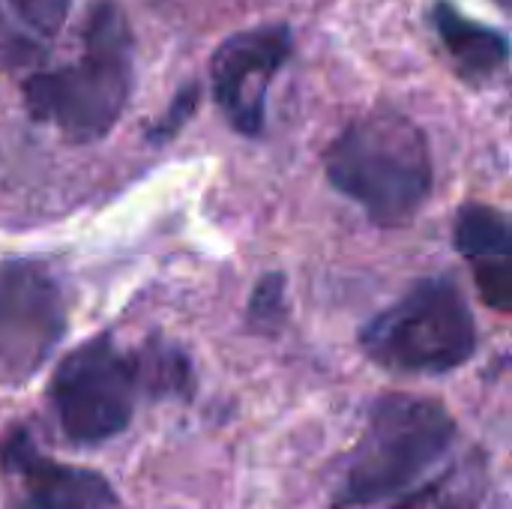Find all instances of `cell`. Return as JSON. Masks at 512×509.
Masks as SVG:
<instances>
[{
  "label": "cell",
  "mask_w": 512,
  "mask_h": 509,
  "mask_svg": "<svg viewBox=\"0 0 512 509\" xmlns=\"http://www.w3.org/2000/svg\"><path fill=\"white\" fill-rule=\"evenodd\" d=\"M135 81V51L117 0H93L78 33V54L24 78V108L72 144L102 141L123 117Z\"/></svg>",
  "instance_id": "1"
},
{
  "label": "cell",
  "mask_w": 512,
  "mask_h": 509,
  "mask_svg": "<svg viewBox=\"0 0 512 509\" xmlns=\"http://www.w3.org/2000/svg\"><path fill=\"white\" fill-rule=\"evenodd\" d=\"M321 162L330 186L381 228L408 225L432 195L429 141L414 120L390 108L348 123Z\"/></svg>",
  "instance_id": "2"
},
{
  "label": "cell",
  "mask_w": 512,
  "mask_h": 509,
  "mask_svg": "<svg viewBox=\"0 0 512 509\" xmlns=\"http://www.w3.org/2000/svg\"><path fill=\"white\" fill-rule=\"evenodd\" d=\"M456 435L459 426L438 399L408 393L375 399L363 435L345 456L330 507H369L402 495L450 453Z\"/></svg>",
  "instance_id": "3"
},
{
  "label": "cell",
  "mask_w": 512,
  "mask_h": 509,
  "mask_svg": "<svg viewBox=\"0 0 512 509\" xmlns=\"http://www.w3.org/2000/svg\"><path fill=\"white\" fill-rule=\"evenodd\" d=\"M363 354L396 375H447L477 351V321L450 276L417 282L360 330Z\"/></svg>",
  "instance_id": "4"
},
{
  "label": "cell",
  "mask_w": 512,
  "mask_h": 509,
  "mask_svg": "<svg viewBox=\"0 0 512 509\" xmlns=\"http://www.w3.org/2000/svg\"><path fill=\"white\" fill-rule=\"evenodd\" d=\"M138 396H144L138 351L120 348L108 333L69 351L48 384L60 432L81 447H96L126 432Z\"/></svg>",
  "instance_id": "5"
},
{
  "label": "cell",
  "mask_w": 512,
  "mask_h": 509,
  "mask_svg": "<svg viewBox=\"0 0 512 509\" xmlns=\"http://www.w3.org/2000/svg\"><path fill=\"white\" fill-rule=\"evenodd\" d=\"M66 333L60 282L36 261L0 264V384H27Z\"/></svg>",
  "instance_id": "6"
},
{
  "label": "cell",
  "mask_w": 512,
  "mask_h": 509,
  "mask_svg": "<svg viewBox=\"0 0 512 509\" xmlns=\"http://www.w3.org/2000/svg\"><path fill=\"white\" fill-rule=\"evenodd\" d=\"M294 54L288 24H261L231 33L210 60V90L228 126L240 135H261L267 96L279 69Z\"/></svg>",
  "instance_id": "7"
},
{
  "label": "cell",
  "mask_w": 512,
  "mask_h": 509,
  "mask_svg": "<svg viewBox=\"0 0 512 509\" xmlns=\"http://www.w3.org/2000/svg\"><path fill=\"white\" fill-rule=\"evenodd\" d=\"M0 471L15 483V509H120L114 486L99 471L45 456L27 426L3 432Z\"/></svg>",
  "instance_id": "8"
},
{
  "label": "cell",
  "mask_w": 512,
  "mask_h": 509,
  "mask_svg": "<svg viewBox=\"0 0 512 509\" xmlns=\"http://www.w3.org/2000/svg\"><path fill=\"white\" fill-rule=\"evenodd\" d=\"M456 252L471 264L483 300L498 309H512V228L507 213L489 204H465L453 228Z\"/></svg>",
  "instance_id": "9"
},
{
  "label": "cell",
  "mask_w": 512,
  "mask_h": 509,
  "mask_svg": "<svg viewBox=\"0 0 512 509\" xmlns=\"http://www.w3.org/2000/svg\"><path fill=\"white\" fill-rule=\"evenodd\" d=\"M429 24L441 39L453 69L474 84H492L504 75L510 63V39L507 33L474 21L471 15L459 12L453 0H435L429 9Z\"/></svg>",
  "instance_id": "10"
},
{
  "label": "cell",
  "mask_w": 512,
  "mask_h": 509,
  "mask_svg": "<svg viewBox=\"0 0 512 509\" xmlns=\"http://www.w3.org/2000/svg\"><path fill=\"white\" fill-rule=\"evenodd\" d=\"M72 0H0V72L39 63L69 18Z\"/></svg>",
  "instance_id": "11"
},
{
  "label": "cell",
  "mask_w": 512,
  "mask_h": 509,
  "mask_svg": "<svg viewBox=\"0 0 512 509\" xmlns=\"http://www.w3.org/2000/svg\"><path fill=\"white\" fill-rule=\"evenodd\" d=\"M489 492V462L480 450L459 459L450 471L405 495L390 509H480Z\"/></svg>",
  "instance_id": "12"
},
{
  "label": "cell",
  "mask_w": 512,
  "mask_h": 509,
  "mask_svg": "<svg viewBox=\"0 0 512 509\" xmlns=\"http://www.w3.org/2000/svg\"><path fill=\"white\" fill-rule=\"evenodd\" d=\"M135 351H138L147 399H189L192 396L195 390L192 363L177 345L165 339H147Z\"/></svg>",
  "instance_id": "13"
},
{
  "label": "cell",
  "mask_w": 512,
  "mask_h": 509,
  "mask_svg": "<svg viewBox=\"0 0 512 509\" xmlns=\"http://www.w3.org/2000/svg\"><path fill=\"white\" fill-rule=\"evenodd\" d=\"M246 321L258 333H276L279 324L285 321V276L282 273H267L246 306Z\"/></svg>",
  "instance_id": "14"
},
{
  "label": "cell",
  "mask_w": 512,
  "mask_h": 509,
  "mask_svg": "<svg viewBox=\"0 0 512 509\" xmlns=\"http://www.w3.org/2000/svg\"><path fill=\"white\" fill-rule=\"evenodd\" d=\"M198 96H201L198 84H186V87L174 96V102L168 105V111L153 123V129L147 132V141H153V144H165V141H171V138L186 126V120L195 114V108H198Z\"/></svg>",
  "instance_id": "15"
},
{
  "label": "cell",
  "mask_w": 512,
  "mask_h": 509,
  "mask_svg": "<svg viewBox=\"0 0 512 509\" xmlns=\"http://www.w3.org/2000/svg\"><path fill=\"white\" fill-rule=\"evenodd\" d=\"M495 3H498V6H501V9H504V12H507V9H510V3H512V0H495Z\"/></svg>",
  "instance_id": "16"
}]
</instances>
